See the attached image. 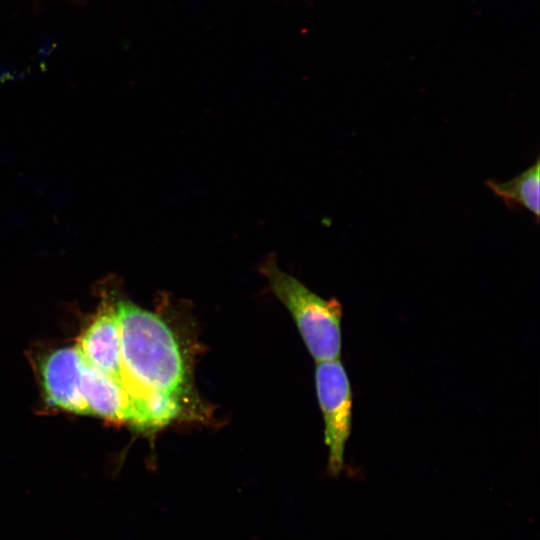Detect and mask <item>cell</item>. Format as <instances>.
<instances>
[{
  "mask_svg": "<svg viewBox=\"0 0 540 540\" xmlns=\"http://www.w3.org/2000/svg\"><path fill=\"white\" fill-rule=\"evenodd\" d=\"M84 358L77 347H62L49 353L40 371L46 402L55 408L89 415L82 394Z\"/></svg>",
  "mask_w": 540,
  "mask_h": 540,
  "instance_id": "obj_4",
  "label": "cell"
},
{
  "mask_svg": "<svg viewBox=\"0 0 540 540\" xmlns=\"http://www.w3.org/2000/svg\"><path fill=\"white\" fill-rule=\"evenodd\" d=\"M485 185L509 207L520 206L529 211L538 222L540 216V164L539 159L514 178L498 182L487 180Z\"/></svg>",
  "mask_w": 540,
  "mask_h": 540,
  "instance_id": "obj_7",
  "label": "cell"
},
{
  "mask_svg": "<svg viewBox=\"0 0 540 540\" xmlns=\"http://www.w3.org/2000/svg\"><path fill=\"white\" fill-rule=\"evenodd\" d=\"M77 1V0H76Z\"/></svg>",
  "mask_w": 540,
  "mask_h": 540,
  "instance_id": "obj_8",
  "label": "cell"
},
{
  "mask_svg": "<svg viewBox=\"0 0 540 540\" xmlns=\"http://www.w3.org/2000/svg\"><path fill=\"white\" fill-rule=\"evenodd\" d=\"M81 388L89 415L142 430L139 411L127 390L85 359Z\"/></svg>",
  "mask_w": 540,
  "mask_h": 540,
  "instance_id": "obj_6",
  "label": "cell"
},
{
  "mask_svg": "<svg viewBox=\"0 0 540 540\" xmlns=\"http://www.w3.org/2000/svg\"><path fill=\"white\" fill-rule=\"evenodd\" d=\"M77 347L86 362L118 382L129 393L115 305H108L98 313L80 336Z\"/></svg>",
  "mask_w": 540,
  "mask_h": 540,
  "instance_id": "obj_5",
  "label": "cell"
},
{
  "mask_svg": "<svg viewBox=\"0 0 540 540\" xmlns=\"http://www.w3.org/2000/svg\"><path fill=\"white\" fill-rule=\"evenodd\" d=\"M275 296L290 312L300 335L317 362L339 359L342 348V306L323 299L280 268L274 256L260 266Z\"/></svg>",
  "mask_w": 540,
  "mask_h": 540,
  "instance_id": "obj_2",
  "label": "cell"
},
{
  "mask_svg": "<svg viewBox=\"0 0 540 540\" xmlns=\"http://www.w3.org/2000/svg\"><path fill=\"white\" fill-rule=\"evenodd\" d=\"M127 387L142 420L153 431L194 417L199 399L178 337L157 313L119 300L116 304Z\"/></svg>",
  "mask_w": 540,
  "mask_h": 540,
  "instance_id": "obj_1",
  "label": "cell"
},
{
  "mask_svg": "<svg viewBox=\"0 0 540 540\" xmlns=\"http://www.w3.org/2000/svg\"><path fill=\"white\" fill-rule=\"evenodd\" d=\"M315 386L324 420L328 471L335 476L342 470L352 428V388L343 363L339 359L317 362Z\"/></svg>",
  "mask_w": 540,
  "mask_h": 540,
  "instance_id": "obj_3",
  "label": "cell"
}]
</instances>
